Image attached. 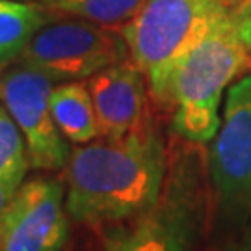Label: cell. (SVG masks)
<instances>
[{"mask_svg":"<svg viewBox=\"0 0 251 251\" xmlns=\"http://www.w3.org/2000/svg\"><path fill=\"white\" fill-rule=\"evenodd\" d=\"M168 145L158 123L125 138L76 145L63 168L69 218L84 225H117L145 212L160 196Z\"/></svg>","mask_w":251,"mask_h":251,"instance_id":"obj_1","label":"cell"},{"mask_svg":"<svg viewBox=\"0 0 251 251\" xmlns=\"http://www.w3.org/2000/svg\"><path fill=\"white\" fill-rule=\"evenodd\" d=\"M251 73V6L233 2L171 73L158 112L170 114L173 134L208 144L220 128L225 90Z\"/></svg>","mask_w":251,"mask_h":251,"instance_id":"obj_2","label":"cell"},{"mask_svg":"<svg viewBox=\"0 0 251 251\" xmlns=\"http://www.w3.org/2000/svg\"><path fill=\"white\" fill-rule=\"evenodd\" d=\"M214 214L205 144L175 138L160 196L145 212L117 224L104 251H199Z\"/></svg>","mask_w":251,"mask_h":251,"instance_id":"obj_3","label":"cell"},{"mask_svg":"<svg viewBox=\"0 0 251 251\" xmlns=\"http://www.w3.org/2000/svg\"><path fill=\"white\" fill-rule=\"evenodd\" d=\"M231 9V0H147L119 28L130 60L144 71L158 110L175 65Z\"/></svg>","mask_w":251,"mask_h":251,"instance_id":"obj_4","label":"cell"},{"mask_svg":"<svg viewBox=\"0 0 251 251\" xmlns=\"http://www.w3.org/2000/svg\"><path fill=\"white\" fill-rule=\"evenodd\" d=\"M214 214L240 227L251 216V73L227 90L224 116L208 151Z\"/></svg>","mask_w":251,"mask_h":251,"instance_id":"obj_5","label":"cell"},{"mask_svg":"<svg viewBox=\"0 0 251 251\" xmlns=\"http://www.w3.org/2000/svg\"><path fill=\"white\" fill-rule=\"evenodd\" d=\"M128 58L130 50L119 28L78 19L49 23L28 43L19 62L54 82H71L90 78Z\"/></svg>","mask_w":251,"mask_h":251,"instance_id":"obj_6","label":"cell"},{"mask_svg":"<svg viewBox=\"0 0 251 251\" xmlns=\"http://www.w3.org/2000/svg\"><path fill=\"white\" fill-rule=\"evenodd\" d=\"M54 84L47 75L21 62L0 76V99L23 132L28 164L43 171L63 170L73 151L50 110Z\"/></svg>","mask_w":251,"mask_h":251,"instance_id":"obj_7","label":"cell"},{"mask_svg":"<svg viewBox=\"0 0 251 251\" xmlns=\"http://www.w3.org/2000/svg\"><path fill=\"white\" fill-rule=\"evenodd\" d=\"M67 236L65 184L54 177L23 180L0 218V251H62Z\"/></svg>","mask_w":251,"mask_h":251,"instance_id":"obj_8","label":"cell"},{"mask_svg":"<svg viewBox=\"0 0 251 251\" xmlns=\"http://www.w3.org/2000/svg\"><path fill=\"white\" fill-rule=\"evenodd\" d=\"M88 88L102 138H125L158 123L147 76L130 58L90 76Z\"/></svg>","mask_w":251,"mask_h":251,"instance_id":"obj_9","label":"cell"},{"mask_svg":"<svg viewBox=\"0 0 251 251\" xmlns=\"http://www.w3.org/2000/svg\"><path fill=\"white\" fill-rule=\"evenodd\" d=\"M56 17L37 0H0V71L17 62L34 36Z\"/></svg>","mask_w":251,"mask_h":251,"instance_id":"obj_10","label":"cell"},{"mask_svg":"<svg viewBox=\"0 0 251 251\" xmlns=\"http://www.w3.org/2000/svg\"><path fill=\"white\" fill-rule=\"evenodd\" d=\"M50 110L60 132L75 145L90 144L99 138V123L88 82L71 80L54 86Z\"/></svg>","mask_w":251,"mask_h":251,"instance_id":"obj_11","label":"cell"},{"mask_svg":"<svg viewBox=\"0 0 251 251\" xmlns=\"http://www.w3.org/2000/svg\"><path fill=\"white\" fill-rule=\"evenodd\" d=\"M147 0H47L54 13L84 19L102 26L121 28L138 15Z\"/></svg>","mask_w":251,"mask_h":251,"instance_id":"obj_12","label":"cell"},{"mask_svg":"<svg viewBox=\"0 0 251 251\" xmlns=\"http://www.w3.org/2000/svg\"><path fill=\"white\" fill-rule=\"evenodd\" d=\"M26 144L15 119L0 104V175H26Z\"/></svg>","mask_w":251,"mask_h":251,"instance_id":"obj_13","label":"cell"},{"mask_svg":"<svg viewBox=\"0 0 251 251\" xmlns=\"http://www.w3.org/2000/svg\"><path fill=\"white\" fill-rule=\"evenodd\" d=\"M214 251H251V216L234 229V234L229 240H225Z\"/></svg>","mask_w":251,"mask_h":251,"instance_id":"obj_14","label":"cell"},{"mask_svg":"<svg viewBox=\"0 0 251 251\" xmlns=\"http://www.w3.org/2000/svg\"><path fill=\"white\" fill-rule=\"evenodd\" d=\"M23 180H25V175H0V218L8 208L13 194L23 184Z\"/></svg>","mask_w":251,"mask_h":251,"instance_id":"obj_15","label":"cell"},{"mask_svg":"<svg viewBox=\"0 0 251 251\" xmlns=\"http://www.w3.org/2000/svg\"><path fill=\"white\" fill-rule=\"evenodd\" d=\"M233 2H240V4H246V6H251V0H233Z\"/></svg>","mask_w":251,"mask_h":251,"instance_id":"obj_16","label":"cell"},{"mask_svg":"<svg viewBox=\"0 0 251 251\" xmlns=\"http://www.w3.org/2000/svg\"><path fill=\"white\" fill-rule=\"evenodd\" d=\"M39 2H43V4H45V2H47V0H39Z\"/></svg>","mask_w":251,"mask_h":251,"instance_id":"obj_17","label":"cell"}]
</instances>
